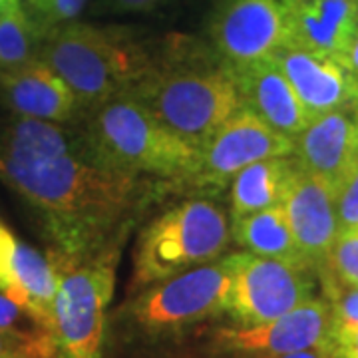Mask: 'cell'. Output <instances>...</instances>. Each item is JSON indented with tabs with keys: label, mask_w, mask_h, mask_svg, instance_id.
<instances>
[{
	"label": "cell",
	"mask_w": 358,
	"mask_h": 358,
	"mask_svg": "<svg viewBox=\"0 0 358 358\" xmlns=\"http://www.w3.org/2000/svg\"><path fill=\"white\" fill-rule=\"evenodd\" d=\"M88 152L44 162H13L0 157V179L32 203L50 225L68 257H80L100 243L138 197V176L100 166Z\"/></svg>",
	"instance_id": "6da1fadb"
},
{
	"label": "cell",
	"mask_w": 358,
	"mask_h": 358,
	"mask_svg": "<svg viewBox=\"0 0 358 358\" xmlns=\"http://www.w3.org/2000/svg\"><path fill=\"white\" fill-rule=\"evenodd\" d=\"M187 44L179 40L171 56L154 62L128 96L179 140L201 150L241 110V100L229 68L197 60Z\"/></svg>",
	"instance_id": "7a4b0ae2"
},
{
	"label": "cell",
	"mask_w": 358,
	"mask_h": 358,
	"mask_svg": "<svg viewBox=\"0 0 358 358\" xmlns=\"http://www.w3.org/2000/svg\"><path fill=\"white\" fill-rule=\"evenodd\" d=\"M40 60L64 80L82 112L128 96L154 66L152 54L122 30L76 20L44 36Z\"/></svg>",
	"instance_id": "3957f363"
},
{
	"label": "cell",
	"mask_w": 358,
	"mask_h": 358,
	"mask_svg": "<svg viewBox=\"0 0 358 358\" xmlns=\"http://www.w3.org/2000/svg\"><path fill=\"white\" fill-rule=\"evenodd\" d=\"M86 145L90 157L100 166L178 183L192 176L199 157V150L179 140L129 96H120L94 110Z\"/></svg>",
	"instance_id": "277c9868"
},
{
	"label": "cell",
	"mask_w": 358,
	"mask_h": 358,
	"mask_svg": "<svg viewBox=\"0 0 358 358\" xmlns=\"http://www.w3.org/2000/svg\"><path fill=\"white\" fill-rule=\"evenodd\" d=\"M231 241L225 209L215 201L192 199L152 221L136 249L138 285H155L183 271L215 261Z\"/></svg>",
	"instance_id": "5b68a950"
},
{
	"label": "cell",
	"mask_w": 358,
	"mask_h": 358,
	"mask_svg": "<svg viewBox=\"0 0 358 358\" xmlns=\"http://www.w3.org/2000/svg\"><path fill=\"white\" fill-rule=\"evenodd\" d=\"M58 271L54 299V343L58 358H100L106 308L115 282V257L103 253L86 265H74L64 253L52 255Z\"/></svg>",
	"instance_id": "8992f818"
},
{
	"label": "cell",
	"mask_w": 358,
	"mask_h": 358,
	"mask_svg": "<svg viewBox=\"0 0 358 358\" xmlns=\"http://www.w3.org/2000/svg\"><path fill=\"white\" fill-rule=\"evenodd\" d=\"M239 253L183 271L141 294L134 317L148 331H173L227 310Z\"/></svg>",
	"instance_id": "52a82bcc"
},
{
	"label": "cell",
	"mask_w": 358,
	"mask_h": 358,
	"mask_svg": "<svg viewBox=\"0 0 358 358\" xmlns=\"http://www.w3.org/2000/svg\"><path fill=\"white\" fill-rule=\"evenodd\" d=\"M310 271L277 259L239 253L227 310L241 327H255L313 299Z\"/></svg>",
	"instance_id": "ba28073f"
},
{
	"label": "cell",
	"mask_w": 358,
	"mask_h": 358,
	"mask_svg": "<svg viewBox=\"0 0 358 358\" xmlns=\"http://www.w3.org/2000/svg\"><path fill=\"white\" fill-rule=\"evenodd\" d=\"M293 148L291 138L241 108L199 150L193 173L179 183L193 189H221L247 166L271 157H289Z\"/></svg>",
	"instance_id": "9c48e42d"
},
{
	"label": "cell",
	"mask_w": 358,
	"mask_h": 358,
	"mask_svg": "<svg viewBox=\"0 0 358 358\" xmlns=\"http://www.w3.org/2000/svg\"><path fill=\"white\" fill-rule=\"evenodd\" d=\"M207 32L223 64H251L289 46V22L279 0H217Z\"/></svg>",
	"instance_id": "30bf717a"
},
{
	"label": "cell",
	"mask_w": 358,
	"mask_h": 358,
	"mask_svg": "<svg viewBox=\"0 0 358 358\" xmlns=\"http://www.w3.org/2000/svg\"><path fill=\"white\" fill-rule=\"evenodd\" d=\"M333 341V310L322 299H308L303 305L255 327L221 329L215 343L231 352L285 355L329 345Z\"/></svg>",
	"instance_id": "8fae6325"
},
{
	"label": "cell",
	"mask_w": 358,
	"mask_h": 358,
	"mask_svg": "<svg viewBox=\"0 0 358 358\" xmlns=\"http://www.w3.org/2000/svg\"><path fill=\"white\" fill-rule=\"evenodd\" d=\"M281 205L301 253L313 271H319L338 235L336 192L296 166Z\"/></svg>",
	"instance_id": "7c38bea8"
},
{
	"label": "cell",
	"mask_w": 358,
	"mask_h": 358,
	"mask_svg": "<svg viewBox=\"0 0 358 358\" xmlns=\"http://www.w3.org/2000/svg\"><path fill=\"white\" fill-rule=\"evenodd\" d=\"M294 164L327 181L334 192L357 169V129L350 106L310 120L293 140Z\"/></svg>",
	"instance_id": "4fadbf2b"
},
{
	"label": "cell",
	"mask_w": 358,
	"mask_h": 358,
	"mask_svg": "<svg viewBox=\"0 0 358 358\" xmlns=\"http://www.w3.org/2000/svg\"><path fill=\"white\" fill-rule=\"evenodd\" d=\"M229 68V66H227ZM241 108L253 112L267 126L294 140L310 124L291 82L273 58L229 68Z\"/></svg>",
	"instance_id": "5bb4252c"
},
{
	"label": "cell",
	"mask_w": 358,
	"mask_h": 358,
	"mask_svg": "<svg viewBox=\"0 0 358 358\" xmlns=\"http://www.w3.org/2000/svg\"><path fill=\"white\" fill-rule=\"evenodd\" d=\"M291 82L310 120L348 108L357 100L358 88L346 68L331 56L282 46L271 56Z\"/></svg>",
	"instance_id": "9a60e30c"
},
{
	"label": "cell",
	"mask_w": 358,
	"mask_h": 358,
	"mask_svg": "<svg viewBox=\"0 0 358 358\" xmlns=\"http://www.w3.org/2000/svg\"><path fill=\"white\" fill-rule=\"evenodd\" d=\"M289 22V46L331 56L343 64L358 30L357 0H279Z\"/></svg>",
	"instance_id": "2e32d148"
},
{
	"label": "cell",
	"mask_w": 358,
	"mask_h": 358,
	"mask_svg": "<svg viewBox=\"0 0 358 358\" xmlns=\"http://www.w3.org/2000/svg\"><path fill=\"white\" fill-rule=\"evenodd\" d=\"M0 94L18 117L66 124L82 112L72 90L42 60L0 74Z\"/></svg>",
	"instance_id": "e0dca14e"
},
{
	"label": "cell",
	"mask_w": 358,
	"mask_h": 358,
	"mask_svg": "<svg viewBox=\"0 0 358 358\" xmlns=\"http://www.w3.org/2000/svg\"><path fill=\"white\" fill-rule=\"evenodd\" d=\"M0 289L13 301L30 308L54 333V299L58 291V271L50 257L40 255L30 245L16 241L8 279Z\"/></svg>",
	"instance_id": "ac0fdd59"
},
{
	"label": "cell",
	"mask_w": 358,
	"mask_h": 358,
	"mask_svg": "<svg viewBox=\"0 0 358 358\" xmlns=\"http://www.w3.org/2000/svg\"><path fill=\"white\" fill-rule=\"evenodd\" d=\"M231 237L251 255L277 259L293 267L313 271L294 241L282 205L233 219Z\"/></svg>",
	"instance_id": "d6986e66"
},
{
	"label": "cell",
	"mask_w": 358,
	"mask_h": 358,
	"mask_svg": "<svg viewBox=\"0 0 358 358\" xmlns=\"http://www.w3.org/2000/svg\"><path fill=\"white\" fill-rule=\"evenodd\" d=\"M294 167L293 159L271 157L241 169L231 179L233 219L281 205Z\"/></svg>",
	"instance_id": "ffe728a7"
},
{
	"label": "cell",
	"mask_w": 358,
	"mask_h": 358,
	"mask_svg": "<svg viewBox=\"0 0 358 358\" xmlns=\"http://www.w3.org/2000/svg\"><path fill=\"white\" fill-rule=\"evenodd\" d=\"M76 140L60 124L18 117L0 138V157L32 164L74 154Z\"/></svg>",
	"instance_id": "44dd1931"
},
{
	"label": "cell",
	"mask_w": 358,
	"mask_h": 358,
	"mask_svg": "<svg viewBox=\"0 0 358 358\" xmlns=\"http://www.w3.org/2000/svg\"><path fill=\"white\" fill-rule=\"evenodd\" d=\"M42 40L44 34L22 0H10L0 13V74L40 60Z\"/></svg>",
	"instance_id": "7402d4cb"
},
{
	"label": "cell",
	"mask_w": 358,
	"mask_h": 358,
	"mask_svg": "<svg viewBox=\"0 0 358 358\" xmlns=\"http://www.w3.org/2000/svg\"><path fill=\"white\" fill-rule=\"evenodd\" d=\"M0 333L20 346L26 358L58 357L50 327L36 317L30 308L13 301L2 289H0Z\"/></svg>",
	"instance_id": "603a6c76"
},
{
	"label": "cell",
	"mask_w": 358,
	"mask_h": 358,
	"mask_svg": "<svg viewBox=\"0 0 358 358\" xmlns=\"http://www.w3.org/2000/svg\"><path fill=\"white\" fill-rule=\"evenodd\" d=\"M319 275L338 285L358 289V229L336 235L331 251L319 267Z\"/></svg>",
	"instance_id": "cb8c5ba5"
},
{
	"label": "cell",
	"mask_w": 358,
	"mask_h": 358,
	"mask_svg": "<svg viewBox=\"0 0 358 358\" xmlns=\"http://www.w3.org/2000/svg\"><path fill=\"white\" fill-rule=\"evenodd\" d=\"M28 13L38 24L42 34L60 28V26L74 22L78 14L84 10L86 0H26Z\"/></svg>",
	"instance_id": "d4e9b609"
},
{
	"label": "cell",
	"mask_w": 358,
	"mask_h": 358,
	"mask_svg": "<svg viewBox=\"0 0 358 358\" xmlns=\"http://www.w3.org/2000/svg\"><path fill=\"white\" fill-rule=\"evenodd\" d=\"M338 233L358 229V166L336 192Z\"/></svg>",
	"instance_id": "484cf974"
},
{
	"label": "cell",
	"mask_w": 358,
	"mask_h": 358,
	"mask_svg": "<svg viewBox=\"0 0 358 358\" xmlns=\"http://www.w3.org/2000/svg\"><path fill=\"white\" fill-rule=\"evenodd\" d=\"M331 343L336 358H358V324L333 327Z\"/></svg>",
	"instance_id": "4316f807"
},
{
	"label": "cell",
	"mask_w": 358,
	"mask_h": 358,
	"mask_svg": "<svg viewBox=\"0 0 358 358\" xmlns=\"http://www.w3.org/2000/svg\"><path fill=\"white\" fill-rule=\"evenodd\" d=\"M164 0H103V10L114 14H150L162 6Z\"/></svg>",
	"instance_id": "83f0119b"
},
{
	"label": "cell",
	"mask_w": 358,
	"mask_h": 358,
	"mask_svg": "<svg viewBox=\"0 0 358 358\" xmlns=\"http://www.w3.org/2000/svg\"><path fill=\"white\" fill-rule=\"evenodd\" d=\"M14 249H16L14 235L0 223V285L6 281L8 275H10Z\"/></svg>",
	"instance_id": "f1b7e54d"
},
{
	"label": "cell",
	"mask_w": 358,
	"mask_h": 358,
	"mask_svg": "<svg viewBox=\"0 0 358 358\" xmlns=\"http://www.w3.org/2000/svg\"><path fill=\"white\" fill-rule=\"evenodd\" d=\"M253 358H336L333 343L307 350H296V352H285V355H255Z\"/></svg>",
	"instance_id": "f546056e"
},
{
	"label": "cell",
	"mask_w": 358,
	"mask_h": 358,
	"mask_svg": "<svg viewBox=\"0 0 358 358\" xmlns=\"http://www.w3.org/2000/svg\"><path fill=\"white\" fill-rule=\"evenodd\" d=\"M343 66L346 68V72L350 74V78L355 80V84H357L358 88V30L357 34L352 36V40H350V46H348L345 58H343Z\"/></svg>",
	"instance_id": "4dcf8cb0"
},
{
	"label": "cell",
	"mask_w": 358,
	"mask_h": 358,
	"mask_svg": "<svg viewBox=\"0 0 358 358\" xmlns=\"http://www.w3.org/2000/svg\"><path fill=\"white\" fill-rule=\"evenodd\" d=\"M0 358H26L24 352L20 350V346L8 336L0 333Z\"/></svg>",
	"instance_id": "1f68e13d"
},
{
	"label": "cell",
	"mask_w": 358,
	"mask_h": 358,
	"mask_svg": "<svg viewBox=\"0 0 358 358\" xmlns=\"http://www.w3.org/2000/svg\"><path fill=\"white\" fill-rule=\"evenodd\" d=\"M350 114H352V120H355V129H357V157H358V96H357V100L350 103Z\"/></svg>",
	"instance_id": "d6a6232c"
},
{
	"label": "cell",
	"mask_w": 358,
	"mask_h": 358,
	"mask_svg": "<svg viewBox=\"0 0 358 358\" xmlns=\"http://www.w3.org/2000/svg\"><path fill=\"white\" fill-rule=\"evenodd\" d=\"M8 2H10V0H0V13H2V8H4V6H6Z\"/></svg>",
	"instance_id": "836d02e7"
},
{
	"label": "cell",
	"mask_w": 358,
	"mask_h": 358,
	"mask_svg": "<svg viewBox=\"0 0 358 358\" xmlns=\"http://www.w3.org/2000/svg\"><path fill=\"white\" fill-rule=\"evenodd\" d=\"M357 2H358V0H357Z\"/></svg>",
	"instance_id": "e575fe53"
}]
</instances>
